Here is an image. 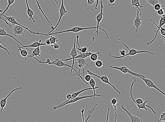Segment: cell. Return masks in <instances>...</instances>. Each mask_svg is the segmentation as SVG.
Instances as JSON below:
<instances>
[{"label":"cell","instance_id":"cell-6","mask_svg":"<svg viewBox=\"0 0 165 122\" xmlns=\"http://www.w3.org/2000/svg\"><path fill=\"white\" fill-rule=\"evenodd\" d=\"M100 96H100V95L96 94H93V95H89V96H83L80 97L77 96L76 98H73V99H72L70 100L67 101V102H66V103L63 104L62 105L60 106H56L53 107V110L54 111H55L58 108L64 106H66V105H68V104L75 103V102L81 100L89 98H93L94 99H95V97H100Z\"/></svg>","mask_w":165,"mask_h":122},{"label":"cell","instance_id":"cell-26","mask_svg":"<svg viewBox=\"0 0 165 122\" xmlns=\"http://www.w3.org/2000/svg\"><path fill=\"white\" fill-rule=\"evenodd\" d=\"M149 102V103H151V101H145L143 103L139 104H137V106L139 109H144L145 111H147V108L146 107V104Z\"/></svg>","mask_w":165,"mask_h":122},{"label":"cell","instance_id":"cell-46","mask_svg":"<svg viewBox=\"0 0 165 122\" xmlns=\"http://www.w3.org/2000/svg\"><path fill=\"white\" fill-rule=\"evenodd\" d=\"M45 43L46 44V45H50V40H49V39H48L46 40Z\"/></svg>","mask_w":165,"mask_h":122},{"label":"cell","instance_id":"cell-24","mask_svg":"<svg viewBox=\"0 0 165 122\" xmlns=\"http://www.w3.org/2000/svg\"><path fill=\"white\" fill-rule=\"evenodd\" d=\"M89 84L91 88H92L93 90L94 94H96L95 89L98 88L99 87V86L95 87V82L92 77H91V80H90V81L89 82Z\"/></svg>","mask_w":165,"mask_h":122},{"label":"cell","instance_id":"cell-32","mask_svg":"<svg viewBox=\"0 0 165 122\" xmlns=\"http://www.w3.org/2000/svg\"><path fill=\"white\" fill-rule=\"evenodd\" d=\"M153 7L154 9L156 11L159 10L160 9L165 7L164 6L162 5L160 3H157L155 5H154Z\"/></svg>","mask_w":165,"mask_h":122},{"label":"cell","instance_id":"cell-31","mask_svg":"<svg viewBox=\"0 0 165 122\" xmlns=\"http://www.w3.org/2000/svg\"><path fill=\"white\" fill-rule=\"evenodd\" d=\"M97 106V104H96L95 106H94L93 108L92 109L88 110V115L87 116V117L86 119V120H85V122L87 121L91 117V114L93 112L94 110V109H95V107Z\"/></svg>","mask_w":165,"mask_h":122},{"label":"cell","instance_id":"cell-23","mask_svg":"<svg viewBox=\"0 0 165 122\" xmlns=\"http://www.w3.org/2000/svg\"><path fill=\"white\" fill-rule=\"evenodd\" d=\"M91 48L89 52L87 51L85 53H80V54L78 55L75 58V59H77V58H83V59H85V58L90 57L91 55L94 53H91L90 52Z\"/></svg>","mask_w":165,"mask_h":122},{"label":"cell","instance_id":"cell-17","mask_svg":"<svg viewBox=\"0 0 165 122\" xmlns=\"http://www.w3.org/2000/svg\"><path fill=\"white\" fill-rule=\"evenodd\" d=\"M96 1V0H87V2L85 5V9L91 11H95L96 4L95 3Z\"/></svg>","mask_w":165,"mask_h":122},{"label":"cell","instance_id":"cell-33","mask_svg":"<svg viewBox=\"0 0 165 122\" xmlns=\"http://www.w3.org/2000/svg\"><path fill=\"white\" fill-rule=\"evenodd\" d=\"M146 1L150 5L152 6L153 7L156 4L160 3L158 0H146Z\"/></svg>","mask_w":165,"mask_h":122},{"label":"cell","instance_id":"cell-29","mask_svg":"<svg viewBox=\"0 0 165 122\" xmlns=\"http://www.w3.org/2000/svg\"><path fill=\"white\" fill-rule=\"evenodd\" d=\"M15 0H8L7 1V3H8V4H7V6L6 8L5 9V10H4V11L2 12V13H1V17H2L1 16L2 15H3L5 13L6 11H7L9 9L10 6H11L12 4H13V3L15 2Z\"/></svg>","mask_w":165,"mask_h":122},{"label":"cell","instance_id":"cell-38","mask_svg":"<svg viewBox=\"0 0 165 122\" xmlns=\"http://www.w3.org/2000/svg\"><path fill=\"white\" fill-rule=\"evenodd\" d=\"M111 104L113 105H116L118 102V100L114 98V96H113V98L111 99Z\"/></svg>","mask_w":165,"mask_h":122},{"label":"cell","instance_id":"cell-35","mask_svg":"<svg viewBox=\"0 0 165 122\" xmlns=\"http://www.w3.org/2000/svg\"><path fill=\"white\" fill-rule=\"evenodd\" d=\"M103 65H104V64H103V62L100 60H97L95 63L96 66L98 68L101 67Z\"/></svg>","mask_w":165,"mask_h":122},{"label":"cell","instance_id":"cell-18","mask_svg":"<svg viewBox=\"0 0 165 122\" xmlns=\"http://www.w3.org/2000/svg\"><path fill=\"white\" fill-rule=\"evenodd\" d=\"M42 40H40L39 41H36L35 42L32 44H30V45H27V46H22V47H20L21 48H24V47H34V48H36V47H40V46L47 45L45 43H42L41 42Z\"/></svg>","mask_w":165,"mask_h":122},{"label":"cell","instance_id":"cell-5","mask_svg":"<svg viewBox=\"0 0 165 122\" xmlns=\"http://www.w3.org/2000/svg\"><path fill=\"white\" fill-rule=\"evenodd\" d=\"M100 5H101V10H100V13H99V14L97 15L96 17L97 26H96L97 31L96 32V36L98 35L100 33V32H99V29H100L104 32L106 35V39H109V34H108L104 30L102 29L101 27L100 26L99 24L100 22H101L102 20L103 16H104V13H103V8H104V7H103V0H100Z\"/></svg>","mask_w":165,"mask_h":122},{"label":"cell","instance_id":"cell-30","mask_svg":"<svg viewBox=\"0 0 165 122\" xmlns=\"http://www.w3.org/2000/svg\"><path fill=\"white\" fill-rule=\"evenodd\" d=\"M99 52H97V53H94L91 55L90 58L91 60L95 62L98 59H100V58L98 57L97 55L99 54Z\"/></svg>","mask_w":165,"mask_h":122},{"label":"cell","instance_id":"cell-36","mask_svg":"<svg viewBox=\"0 0 165 122\" xmlns=\"http://www.w3.org/2000/svg\"><path fill=\"white\" fill-rule=\"evenodd\" d=\"M165 9V7H163L160 9L159 10L157 11V13L158 15L160 16H163V15L165 14L164 12V10Z\"/></svg>","mask_w":165,"mask_h":122},{"label":"cell","instance_id":"cell-12","mask_svg":"<svg viewBox=\"0 0 165 122\" xmlns=\"http://www.w3.org/2000/svg\"><path fill=\"white\" fill-rule=\"evenodd\" d=\"M135 76L139 77V78L142 79L144 81V82H145V84H146V86H147L148 87L152 88L155 89L156 90H158V91L160 92V93L162 94H163V95L165 96V94L164 92L160 90L159 88H158L157 86L154 84V83L151 80L148 79H147L146 78H144V77L139 76L137 75H135Z\"/></svg>","mask_w":165,"mask_h":122},{"label":"cell","instance_id":"cell-20","mask_svg":"<svg viewBox=\"0 0 165 122\" xmlns=\"http://www.w3.org/2000/svg\"><path fill=\"white\" fill-rule=\"evenodd\" d=\"M130 5L133 7H136L139 11L140 16H141V9L142 7V6L140 5L139 0H131Z\"/></svg>","mask_w":165,"mask_h":122},{"label":"cell","instance_id":"cell-1","mask_svg":"<svg viewBox=\"0 0 165 122\" xmlns=\"http://www.w3.org/2000/svg\"><path fill=\"white\" fill-rule=\"evenodd\" d=\"M151 21L156 26L157 28H158V29H157L156 31L155 30L154 31V32L155 33V36H154V38L152 40H151V41L147 42V45L150 46L152 44V43L154 42V40H155L157 38V34H158L159 31H160V33H161V34L162 36L164 38V42H165V29L162 26L165 24V15H163L162 16V17H160L159 22V24L158 26L156 24L155 22H154L152 19H151Z\"/></svg>","mask_w":165,"mask_h":122},{"label":"cell","instance_id":"cell-49","mask_svg":"<svg viewBox=\"0 0 165 122\" xmlns=\"http://www.w3.org/2000/svg\"><path fill=\"white\" fill-rule=\"evenodd\" d=\"M54 1H55V2H56V3L57 4H58V2H57V1L56 0H54Z\"/></svg>","mask_w":165,"mask_h":122},{"label":"cell","instance_id":"cell-47","mask_svg":"<svg viewBox=\"0 0 165 122\" xmlns=\"http://www.w3.org/2000/svg\"><path fill=\"white\" fill-rule=\"evenodd\" d=\"M85 110L83 109V108H82V118L83 119V121L84 122V114L83 113L84 111Z\"/></svg>","mask_w":165,"mask_h":122},{"label":"cell","instance_id":"cell-37","mask_svg":"<svg viewBox=\"0 0 165 122\" xmlns=\"http://www.w3.org/2000/svg\"><path fill=\"white\" fill-rule=\"evenodd\" d=\"M165 112H163L162 113L161 115H160V118L159 120H158V122H160L161 121H165Z\"/></svg>","mask_w":165,"mask_h":122},{"label":"cell","instance_id":"cell-45","mask_svg":"<svg viewBox=\"0 0 165 122\" xmlns=\"http://www.w3.org/2000/svg\"><path fill=\"white\" fill-rule=\"evenodd\" d=\"M55 49H58L60 47V46L58 45V44H54L53 46V47Z\"/></svg>","mask_w":165,"mask_h":122},{"label":"cell","instance_id":"cell-8","mask_svg":"<svg viewBox=\"0 0 165 122\" xmlns=\"http://www.w3.org/2000/svg\"><path fill=\"white\" fill-rule=\"evenodd\" d=\"M87 72L88 73V74H90L91 75H94V76H96L98 78H99L100 80H101L103 82L105 83V84H107L111 86V87L113 88L114 90L116 91L117 93L119 94H121V92L119 91V90H117V89L113 85H112L111 83L109 82V79L108 77L106 75L102 76H99L91 72L90 71L87 70Z\"/></svg>","mask_w":165,"mask_h":122},{"label":"cell","instance_id":"cell-2","mask_svg":"<svg viewBox=\"0 0 165 122\" xmlns=\"http://www.w3.org/2000/svg\"><path fill=\"white\" fill-rule=\"evenodd\" d=\"M70 55L72 56V58H69V59H62V61H68L70 60H73V63L72 65V68L71 69V71H70V75L71 76L72 75V73L73 72V70L75 71V72L76 73V75L78 77L79 79L81 78L83 80V81L84 82L88 85V86H89V85L88 83L87 82L85 81V80H83V79L82 76L80 75V74L77 71H76V70L74 68V66L75 63V58L76 57V56L78 55V52L77 51V49L76 48V39H75L74 40V46H73V48L72 49L71 51H70Z\"/></svg>","mask_w":165,"mask_h":122},{"label":"cell","instance_id":"cell-13","mask_svg":"<svg viewBox=\"0 0 165 122\" xmlns=\"http://www.w3.org/2000/svg\"><path fill=\"white\" fill-rule=\"evenodd\" d=\"M23 89V87L21 86H19V87L14 89L13 90H12L10 93L7 96H6L5 98H2L0 100V107L1 108V112H2L3 110L5 108L6 105H7V99L9 98L12 94L13 93V92L15 91L16 90H22Z\"/></svg>","mask_w":165,"mask_h":122},{"label":"cell","instance_id":"cell-48","mask_svg":"<svg viewBox=\"0 0 165 122\" xmlns=\"http://www.w3.org/2000/svg\"><path fill=\"white\" fill-rule=\"evenodd\" d=\"M109 110V107L108 110V112H107V122L108 121V120Z\"/></svg>","mask_w":165,"mask_h":122},{"label":"cell","instance_id":"cell-22","mask_svg":"<svg viewBox=\"0 0 165 122\" xmlns=\"http://www.w3.org/2000/svg\"><path fill=\"white\" fill-rule=\"evenodd\" d=\"M17 47L19 49L18 50L20 51V54L22 57L25 58V60H27V58H28V52L27 51V49H25L23 48H21L20 46L18 44Z\"/></svg>","mask_w":165,"mask_h":122},{"label":"cell","instance_id":"cell-19","mask_svg":"<svg viewBox=\"0 0 165 122\" xmlns=\"http://www.w3.org/2000/svg\"><path fill=\"white\" fill-rule=\"evenodd\" d=\"M25 1L27 6V13L28 17V19H29V20H32L33 22L35 23V20H34L33 17L34 15V12L30 8L27 0H25Z\"/></svg>","mask_w":165,"mask_h":122},{"label":"cell","instance_id":"cell-21","mask_svg":"<svg viewBox=\"0 0 165 122\" xmlns=\"http://www.w3.org/2000/svg\"><path fill=\"white\" fill-rule=\"evenodd\" d=\"M0 36H8L10 37L13 39L15 40L16 41H17V42L19 43V44H20L22 46H23V44H22L20 42L18 41V40L16 39V38H15L13 36L10 35V34L7 33L5 30V29H2L1 28H0Z\"/></svg>","mask_w":165,"mask_h":122},{"label":"cell","instance_id":"cell-50","mask_svg":"<svg viewBox=\"0 0 165 122\" xmlns=\"http://www.w3.org/2000/svg\"><path fill=\"white\" fill-rule=\"evenodd\" d=\"M1 15V13H0V15Z\"/></svg>","mask_w":165,"mask_h":122},{"label":"cell","instance_id":"cell-15","mask_svg":"<svg viewBox=\"0 0 165 122\" xmlns=\"http://www.w3.org/2000/svg\"><path fill=\"white\" fill-rule=\"evenodd\" d=\"M121 107L122 109L124 110L126 113H127V115H128L130 119V121L131 122H142L141 120L139 117L136 115H133L131 114V113L127 109H126L123 106V105H121Z\"/></svg>","mask_w":165,"mask_h":122},{"label":"cell","instance_id":"cell-25","mask_svg":"<svg viewBox=\"0 0 165 122\" xmlns=\"http://www.w3.org/2000/svg\"><path fill=\"white\" fill-rule=\"evenodd\" d=\"M28 53L34 57H37V56H40V47H36L32 51V53H30L28 52Z\"/></svg>","mask_w":165,"mask_h":122},{"label":"cell","instance_id":"cell-7","mask_svg":"<svg viewBox=\"0 0 165 122\" xmlns=\"http://www.w3.org/2000/svg\"><path fill=\"white\" fill-rule=\"evenodd\" d=\"M59 13L60 15L59 20H58V22L57 23L56 26H54L53 29L52 30L50 31V32L49 33H48V34L50 33L53 32L54 30H58V31H59L56 29L57 26H58V25H59L63 16L67 15L68 14V11L66 10V9L65 8V7H64V0H61V3L60 7L59 10Z\"/></svg>","mask_w":165,"mask_h":122},{"label":"cell","instance_id":"cell-9","mask_svg":"<svg viewBox=\"0 0 165 122\" xmlns=\"http://www.w3.org/2000/svg\"><path fill=\"white\" fill-rule=\"evenodd\" d=\"M25 30L26 29L23 27L15 24L13 25L12 31L13 35L15 36L20 37L21 36H25Z\"/></svg>","mask_w":165,"mask_h":122},{"label":"cell","instance_id":"cell-27","mask_svg":"<svg viewBox=\"0 0 165 122\" xmlns=\"http://www.w3.org/2000/svg\"><path fill=\"white\" fill-rule=\"evenodd\" d=\"M75 60L76 61L78 64H80L83 67L85 65H87V66H88V64L87 63L85 59H83V58H77V59H75Z\"/></svg>","mask_w":165,"mask_h":122},{"label":"cell","instance_id":"cell-34","mask_svg":"<svg viewBox=\"0 0 165 122\" xmlns=\"http://www.w3.org/2000/svg\"><path fill=\"white\" fill-rule=\"evenodd\" d=\"M88 47V46H85V47H78V50L80 52V53H85L87 51V50Z\"/></svg>","mask_w":165,"mask_h":122},{"label":"cell","instance_id":"cell-39","mask_svg":"<svg viewBox=\"0 0 165 122\" xmlns=\"http://www.w3.org/2000/svg\"><path fill=\"white\" fill-rule=\"evenodd\" d=\"M1 42L0 41V48L2 49L3 50H5V51L7 52V53H8L10 57L12 58V56L11 55H10V53L9 52L8 50H7V49L5 48V47H3V46L1 45Z\"/></svg>","mask_w":165,"mask_h":122},{"label":"cell","instance_id":"cell-41","mask_svg":"<svg viewBox=\"0 0 165 122\" xmlns=\"http://www.w3.org/2000/svg\"><path fill=\"white\" fill-rule=\"evenodd\" d=\"M115 0H109L108 4L109 6H112L115 5Z\"/></svg>","mask_w":165,"mask_h":122},{"label":"cell","instance_id":"cell-40","mask_svg":"<svg viewBox=\"0 0 165 122\" xmlns=\"http://www.w3.org/2000/svg\"><path fill=\"white\" fill-rule=\"evenodd\" d=\"M91 75H90V74H88V75H86L85 76V81L87 82H89L90 81V80H91Z\"/></svg>","mask_w":165,"mask_h":122},{"label":"cell","instance_id":"cell-11","mask_svg":"<svg viewBox=\"0 0 165 122\" xmlns=\"http://www.w3.org/2000/svg\"><path fill=\"white\" fill-rule=\"evenodd\" d=\"M3 16L4 17H5V19L6 20L9 22L10 23H11L12 25H14L15 24L18 25L19 26H21L25 28V29L29 31V32H30L31 34H33L34 35H37V32H33V31H31L30 30L28 29V28L26 27L22 26L21 24H20L18 23V22L16 21L15 18L13 16H6L4 14L3 15L1 16Z\"/></svg>","mask_w":165,"mask_h":122},{"label":"cell","instance_id":"cell-3","mask_svg":"<svg viewBox=\"0 0 165 122\" xmlns=\"http://www.w3.org/2000/svg\"><path fill=\"white\" fill-rule=\"evenodd\" d=\"M97 29L96 27H90L88 28H82L80 27L75 26L74 27L71 28V29L61 31L60 32L58 31V32H55L54 33H50V34H44L43 33H40L39 32H38V35H42L46 36H49L53 35H56V34H63L64 33L68 32H81V31L84 30H86L88 29Z\"/></svg>","mask_w":165,"mask_h":122},{"label":"cell","instance_id":"cell-14","mask_svg":"<svg viewBox=\"0 0 165 122\" xmlns=\"http://www.w3.org/2000/svg\"><path fill=\"white\" fill-rule=\"evenodd\" d=\"M46 64L54 65L58 67H67L71 68V69L72 68V65L64 63L62 60L60 59L59 58H57L53 61H50V62L46 63Z\"/></svg>","mask_w":165,"mask_h":122},{"label":"cell","instance_id":"cell-44","mask_svg":"<svg viewBox=\"0 0 165 122\" xmlns=\"http://www.w3.org/2000/svg\"><path fill=\"white\" fill-rule=\"evenodd\" d=\"M100 0H96V5H95V10L97 9V7L98 6V4L100 3Z\"/></svg>","mask_w":165,"mask_h":122},{"label":"cell","instance_id":"cell-10","mask_svg":"<svg viewBox=\"0 0 165 122\" xmlns=\"http://www.w3.org/2000/svg\"><path fill=\"white\" fill-rule=\"evenodd\" d=\"M109 67H110L111 68H113V69L119 70L120 71H121V72H122L124 74L128 73L130 74V75L134 76L135 75H137L139 76H140L144 77V78H146V77L144 76L141 75V74L136 73H135L133 72V71L130 70L127 67L123 66L122 65V66L121 67H117L116 66H112V65H110Z\"/></svg>","mask_w":165,"mask_h":122},{"label":"cell","instance_id":"cell-16","mask_svg":"<svg viewBox=\"0 0 165 122\" xmlns=\"http://www.w3.org/2000/svg\"><path fill=\"white\" fill-rule=\"evenodd\" d=\"M139 13L140 12L138 10H137V15L134 20V25L136 28V32H138L139 28L140 27L141 25L142 24V19L140 16L139 17Z\"/></svg>","mask_w":165,"mask_h":122},{"label":"cell","instance_id":"cell-4","mask_svg":"<svg viewBox=\"0 0 165 122\" xmlns=\"http://www.w3.org/2000/svg\"><path fill=\"white\" fill-rule=\"evenodd\" d=\"M118 40L121 42V43H122L123 44H124V45L125 46V47L128 49L129 50V53L127 54H126L125 55L123 56H116L112 55L110 53H108L109 56H110L111 57H113L115 58V59H121V58H124L126 57V56H134L137 54V53H149V54L152 55H154V53H152V52L148 51H146V50H142V51H137V50L135 49H130L127 46L124 44L123 42L121 41V39H118Z\"/></svg>","mask_w":165,"mask_h":122},{"label":"cell","instance_id":"cell-28","mask_svg":"<svg viewBox=\"0 0 165 122\" xmlns=\"http://www.w3.org/2000/svg\"><path fill=\"white\" fill-rule=\"evenodd\" d=\"M50 37V38L49 39V40L50 41V45L52 47L54 44H56L58 42V37L57 36L55 37H53L51 35Z\"/></svg>","mask_w":165,"mask_h":122},{"label":"cell","instance_id":"cell-42","mask_svg":"<svg viewBox=\"0 0 165 122\" xmlns=\"http://www.w3.org/2000/svg\"><path fill=\"white\" fill-rule=\"evenodd\" d=\"M119 53L121 55V56H123L126 54V51L124 50H120Z\"/></svg>","mask_w":165,"mask_h":122},{"label":"cell","instance_id":"cell-43","mask_svg":"<svg viewBox=\"0 0 165 122\" xmlns=\"http://www.w3.org/2000/svg\"><path fill=\"white\" fill-rule=\"evenodd\" d=\"M0 19H2V20H3L5 22V23H6V24L8 25V26H11V25H10L8 23H7V20H6L5 19H4L3 18L1 17V16H0Z\"/></svg>","mask_w":165,"mask_h":122}]
</instances>
